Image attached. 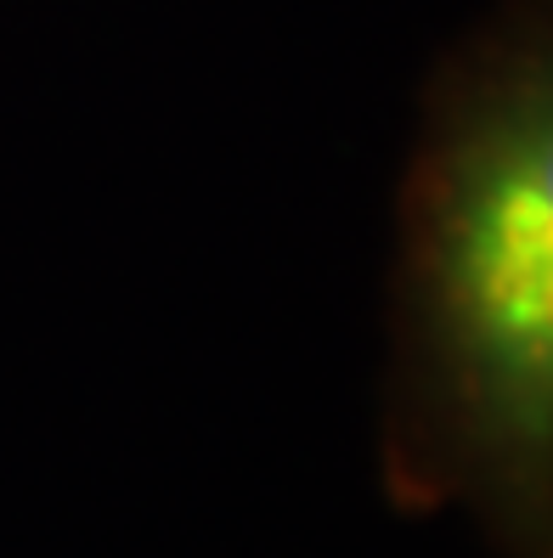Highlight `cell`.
Here are the masks:
<instances>
[{
  "mask_svg": "<svg viewBox=\"0 0 553 558\" xmlns=\"http://www.w3.org/2000/svg\"><path fill=\"white\" fill-rule=\"evenodd\" d=\"M378 480L553 558V0H503L418 96L396 198Z\"/></svg>",
  "mask_w": 553,
  "mask_h": 558,
  "instance_id": "cell-1",
  "label": "cell"
}]
</instances>
